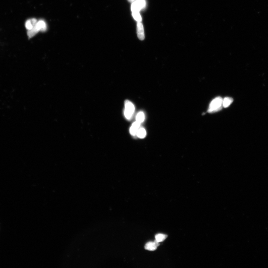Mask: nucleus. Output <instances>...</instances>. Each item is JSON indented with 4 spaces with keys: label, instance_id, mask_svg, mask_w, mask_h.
Returning a JSON list of instances; mask_svg holds the SVG:
<instances>
[{
    "label": "nucleus",
    "instance_id": "obj_10",
    "mask_svg": "<svg viewBox=\"0 0 268 268\" xmlns=\"http://www.w3.org/2000/svg\"><path fill=\"white\" fill-rule=\"evenodd\" d=\"M167 237V235L163 234H159L155 235V241L158 243L164 241Z\"/></svg>",
    "mask_w": 268,
    "mask_h": 268
},
{
    "label": "nucleus",
    "instance_id": "obj_14",
    "mask_svg": "<svg viewBox=\"0 0 268 268\" xmlns=\"http://www.w3.org/2000/svg\"><path fill=\"white\" fill-rule=\"evenodd\" d=\"M128 1L130 2H133L135 0H128Z\"/></svg>",
    "mask_w": 268,
    "mask_h": 268
},
{
    "label": "nucleus",
    "instance_id": "obj_3",
    "mask_svg": "<svg viewBox=\"0 0 268 268\" xmlns=\"http://www.w3.org/2000/svg\"><path fill=\"white\" fill-rule=\"evenodd\" d=\"M146 6L145 0H135V1H133L132 4V11L139 12L145 8Z\"/></svg>",
    "mask_w": 268,
    "mask_h": 268
},
{
    "label": "nucleus",
    "instance_id": "obj_8",
    "mask_svg": "<svg viewBox=\"0 0 268 268\" xmlns=\"http://www.w3.org/2000/svg\"><path fill=\"white\" fill-rule=\"evenodd\" d=\"M141 123L138 121H135L132 124L131 127L130 129V133L132 135H135L137 133V132L139 129Z\"/></svg>",
    "mask_w": 268,
    "mask_h": 268
},
{
    "label": "nucleus",
    "instance_id": "obj_13",
    "mask_svg": "<svg viewBox=\"0 0 268 268\" xmlns=\"http://www.w3.org/2000/svg\"><path fill=\"white\" fill-rule=\"evenodd\" d=\"M136 121L138 122L141 123L144 121V115L143 112H138L136 118Z\"/></svg>",
    "mask_w": 268,
    "mask_h": 268
},
{
    "label": "nucleus",
    "instance_id": "obj_6",
    "mask_svg": "<svg viewBox=\"0 0 268 268\" xmlns=\"http://www.w3.org/2000/svg\"><path fill=\"white\" fill-rule=\"evenodd\" d=\"M37 22V19L35 18L29 19L26 21L25 24L26 28L28 30H30L33 29Z\"/></svg>",
    "mask_w": 268,
    "mask_h": 268
},
{
    "label": "nucleus",
    "instance_id": "obj_1",
    "mask_svg": "<svg viewBox=\"0 0 268 268\" xmlns=\"http://www.w3.org/2000/svg\"><path fill=\"white\" fill-rule=\"evenodd\" d=\"M223 100L221 97H218L213 100L209 105L208 112L213 113L221 110L223 107Z\"/></svg>",
    "mask_w": 268,
    "mask_h": 268
},
{
    "label": "nucleus",
    "instance_id": "obj_7",
    "mask_svg": "<svg viewBox=\"0 0 268 268\" xmlns=\"http://www.w3.org/2000/svg\"><path fill=\"white\" fill-rule=\"evenodd\" d=\"M36 27L38 31H45L47 30V25L43 20H41L36 23Z\"/></svg>",
    "mask_w": 268,
    "mask_h": 268
},
{
    "label": "nucleus",
    "instance_id": "obj_11",
    "mask_svg": "<svg viewBox=\"0 0 268 268\" xmlns=\"http://www.w3.org/2000/svg\"><path fill=\"white\" fill-rule=\"evenodd\" d=\"M137 135L138 138H144L146 135V131L143 128H141L138 129V132H137Z\"/></svg>",
    "mask_w": 268,
    "mask_h": 268
},
{
    "label": "nucleus",
    "instance_id": "obj_9",
    "mask_svg": "<svg viewBox=\"0 0 268 268\" xmlns=\"http://www.w3.org/2000/svg\"><path fill=\"white\" fill-rule=\"evenodd\" d=\"M233 98L230 97H225L223 100V107L227 108L230 106L233 102Z\"/></svg>",
    "mask_w": 268,
    "mask_h": 268
},
{
    "label": "nucleus",
    "instance_id": "obj_12",
    "mask_svg": "<svg viewBox=\"0 0 268 268\" xmlns=\"http://www.w3.org/2000/svg\"><path fill=\"white\" fill-rule=\"evenodd\" d=\"M132 14L134 19L135 21H138V22H141L142 21V18H141L139 12H132Z\"/></svg>",
    "mask_w": 268,
    "mask_h": 268
},
{
    "label": "nucleus",
    "instance_id": "obj_5",
    "mask_svg": "<svg viewBox=\"0 0 268 268\" xmlns=\"http://www.w3.org/2000/svg\"><path fill=\"white\" fill-rule=\"evenodd\" d=\"M159 245V243L156 241H155L153 242H149L146 243L144 248L145 249L149 251H154L157 249V247Z\"/></svg>",
    "mask_w": 268,
    "mask_h": 268
},
{
    "label": "nucleus",
    "instance_id": "obj_4",
    "mask_svg": "<svg viewBox=\"0 0 268 268\" xmlns=\"http://www.w3.org/2000/svg\"><path fill=\"white\" fill-rule=\"evenodd\" d=\"M137 35L139 39L143 40L145 38L144 26L141 22H138L137 25Z\"/></svg>",
    "mask_w": 268,
    "mask_h": 268
},
{
    "label": "nucleus",
    "instance_id": "obj_2",
    "mask_svg": "<svg viewBox=\"0 0 268 268\" xmlns=\"http://www.w3.org/2000/svg\"><path fill=\"white\" fill-rule=\"evenodd\" d=\"M124 104V115L127 119L129 120L132 118L135 112V106L131 102L128 100L125 101Z\"/></svg>",
    "mask_w": 268,
    "mask_h": 268
}]
</instances>
